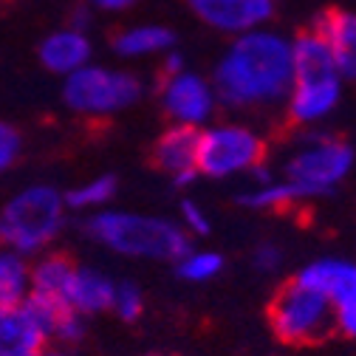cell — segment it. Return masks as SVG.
<instances>
[{
  "instance_id": "5bb4252c",
  "label": "cell",
  "mask_w": 356,
  "mask_h": 356,
  "mask_svg": "<svg viewBox=\"0 0 356 356\" xmlns=\"http://www.w3.org/2000/svg\"><path fill=\"white\" fill-rule=\"evenodd\" d=\"M49 339L20 305H0V356H40Z\"/></svg>"
},
{
  "instance_id": "ac0fdd59",
  "label": "cell",
  "mask_w": 356,
  "mask_h": 356,
  "mask_svg": "<svg viewBox=\"0 0 356 356\" xmlns=\"http://www.w3.org/2000/svg\"><path fill=\"white\" fill-rule=\"evenodd\" d=\"M74 272H76V263L68 254H63V252L42 254L31 266V294H42V297L65 302Z\"/></svg>"
},
{
  "instance_id": "484cf974",
  "label": "cell",
  "mask_w": 356,
  "mask_h": 356,
  "mask_svg": "<svg viewBox=\"0 0 356 356\" xmlns=\"http://www.w3.org/2000/svg\"><path fill=\"white\" fill-rule=\"evenodd\" d=\"M252 266L260 272V275H275L280 272V266H283V249L272 241H263L254 246L252 252Z\"/></svg>"
},
{
  "instance_id": "f546056e",
  "label": "cell",
  "mask_w": 356,
  "mask_h": 356,
  "mask_svg": "<svg viewBox=\"0 0 356 356\" xmlns=\"http://www.w3.org/2000/svg\"><path fill=\"white\" fill-rule=\"evenodd\" d=\"M94 9H102V12H124L130 9L136 0H88Z\"/></svg>"
},
{
  "instance_id": "4316f807",
  "label": "cell",
  "mask_w": 356,
  "mask_h": 356,
  "mask_svg": "<svg viewBox=\"0 0 356 356\" xmlns=\"http://www.w3.org/2000/svg\"><path fill=\"white\" fill-rule=\"evenodd\" d=\"M181 229L187 232V235H209V215H207V209L198 204V201H181Z\"/></svg>"
},
{
  "instance_id": "8fae6325",
  "label": "cell",
  "mask_w": 356,
  "mask_h": 356,
  "mask_svg": "<svg viewBox=\"0 0 356 356\" xmlns=\"http://www.w3.org/2000/svg\"><path fill=\"white\" fill-rule=\"evenodd\" d=\"M91 54H94V46H91V40H88V34L76 31L71 26L51 31L46 40H40V49H37L42 68L57 76H68V74L85 68L91 63Z\"/></svg>"
},
{
  "instance_id": "83f0119b",
  "label": "cell",
  "mask_w": 356,
  "mask_h": 356,
  "mask_svg": "<svg viewBox=\"0 0 356 356\" xmlns=\"http://www.w3.org/2000/svg\"><path fill=\"white\" fill-rule=\"evenodd\" d=\"M20 147H23V139H20L17 127L9 122H0V172L9 170L17 161Z\"/></svg>"
},
{
  "instance_id": "8992f818",
  "label": "cell",
  "mask_w": 356,
  "mask_h": 356,
  "mask_svg": "<svg viewBox=\"0 0 356 356\" xmlns=\"http://www.w3.org/2000/svg\"><path fill=\"white\" fill-rule=\"evenodd\" d=\"M353 167V147L334 136L308 139L289 161H286V181L297 184L311 201L325 198Z\"/></svg>"
},
{
  "instance_id": "1f68e13d",
  "label": "cell",
  "mask_w": 356,
  "mask_h": 356,
  "mask_svg": "<svg viewBox=\"0 0 356 356\" xmlns=\"http://www.w3.org/2000/svg\"><path fill=\"white\" fill-rule=\"evenodd\" d=\"M40 356H68V353H63V350H42Z\"/></svg>"
},
{
  "instance_id": "44dd1931",
  "label": "cell",
  "mask_w": 356,
  "mask_h": 356,
  "mask_svg": "<svg viewBox=\"0 0 356 356\" xmlns=\"http://www.w3.org/2000/svg\"><path fill=\"white\" fill-rule=\"evenodd\" d=\"M238 201L249 209H291L294 204H302V201H311L297 184L291 181H266V184H254L252 190L241 193Z\"/></svg>"
},
{
  "instance_id": "277c9868",
  "label": "cell",
  "mask_w": 356,
  "mask_h": 356,
  "mask_svg": "<svg viewBox=\"0 0 356 356\" xmlns=\"http://www.w3.org/2000/svg\"><path fill=\"white\" fill-rule=\"evenodd\" d=\"M266 317H269L272 334L283 345H297V348L317 345L337 331L331 300L297 283L294 277L286 286H280V291L272 297Z\"/></svg>"
},
{
  "instance_id": "9a60e30c",
  "label": "cell",
  "mask_w": 356,
  "mask_h": 356,
  "mask_svg": "<svg viewBox=\"0 0 356 356\" xmlns=\"http://www.w3.org/2000/svg\"><path fill=\"white\" fill-rule=\"evenodd\" d=\"M339 79L334 68V54L317 31H302L291 42V82Z\"/></svg>"
},
{
  "instance_id": "9c48e42d",
  "label": "cell",
  "mask_w": 356,
  "mask_h": 356,
  "mask_svg": "<svg viewBox=\"0 0 356 356\" xmlns=\"http://www.w3.org/2000/svg\"><path fill=\"white\" fill-rule=\"evenodd\" d=\"M198 142L201 130L190 124H172L159 136L153 164L172 178L175 187H190L198 181Z\"/></svg>"
},
{
  "instance_id": "ba28073f",
  "label": "cell",
  "mask_w": 356,
  "mask_h": 356,
  "mask_svg": "<svg viewBox=\"0 0 356 356\" xmlns=\"http://www.w3.org/2000/svg\"><path fill=\"white\" fill-rule=\"evenodd\" d=\"M161 108L172 119V124L201 127L215 111V91L198 74H190V71L172 74V76H164Z\"/></svg>"
},
{
  "instance_id": "7a4b0ae2",
  "label": "cell",
  "mask_w": 356,
  "mask_h": 356,
  "mask_svg": "<svg viewBox=\"0 0 356 356\" xmlns=\"http://www.w3.org/2000/svg\"><path fill=\"white\" fill-rule=\"evenodd\" d=\"M82 232L102 243L105 249L124 257H147V260H181L193 246L190 235L181 224H172L167 218L139 215V212H97L82 224Z\"/></svg>"
},
{
  "instance_id": "f1b7e54d",
  "label": "cell",
  "mask_w": 356,
  "mask_h": 356,
  "mask_svg": "<svg viewBox=\"0 0 356 356\" xmlns=\"http://www.w3.org/2000/svg\"><path fill=\"white\" fill-rule=\"evenodd\" d=\"M82 337H85V317L79 314V311L68 308L65 314L60 317L57 328H54V339H60L65 345H76Z\"/></svg>"
},
{
  "instance_id": "30bf717a",
  "label": "cell",
  "mask_w": 356,
  "mask_h": 356,
  "mask_svg": "<svg viewBox=\"0 0 356 356\" xmlns=\"http://www.w3.org/2000/svg\"><path fill=\"white\" fill-rule=\"evenodd\" d=\"M187 3L207 26L229 34L252 31L275 12V0H187Z\"/></svg>"
},
{
  "instance_id": "cb8c5ba5",
  "label": "cell",
  "mask_w": 356,
  "mask_h": 356,
  "mask_svg": "<svg viewBox=\"0 0 356 356\" xmlns=\"http://www.w3.org/2000/svg\"><path fill=\"white\" fill-rule=\"evenodd\" d=\"M111 311H116V317L124 320V323H136V320L142 317V311H145V297H142L139 286L130 283V280L116 283Z\"/></svg>"
},
{
  "instance_id": "52a82bcc",
  "label": "cell",
  "mask_w": 356,
  "mask_h": 356,
  "mask_svg": "<svg viewBox=\"0 0 356 356\" xmlns=\"http://www.w3.org/2000/svg\"><path fill=\"white\" fill-rule=\"evenodd\" d=\"M266 161V142L246 124H212L201 130L198 172L207 178H229L252 172Z\"/></svg>"
},
{
  "instance_id": "4dcf8cb0",
  "label": "cell",
  "mask_w": 356,
  "mask_h": 356,
  "mask_svg": "<svg viewBox=\"0 0 356 356\" xmlns=\"http://www.w3.org/2000/svg\"><path fill=\"white\" fill-rule=\"evenodd\" d=\"M184 71V57L181 54H170L164 60V76H172V74H181Z\"/></svg>"
},
{
  "instance_id": "6da1fadb",
  "label": "cell",
  "mask_w": 356,
  "mask_h": 356,
  "mask_svg": "<svg viewBox=\"0 0 356 356\" xmlns=\"http://www.w3.org/2000/svg\"><path fill=\"white\" fill-rule=\"evenodd\" d=\"M212 91L229 108L280 102L291 91V42L263 29L238 34L215 68Z\"/></svg>"
},
{
  "instance_id": "e0dca14e",
  "label": "cell",
  "mask_w": 356,
  "mask_h": 356,
  "mask_svg": "<svg viewBox=\"0 0 356 356\" xmlns=\"http://www.w3.org/2000/svg\"><path fill=\"white\" fill-rule=\"evenodd\" d=\"M113 289L116 283L97 272V269H88V266H76L74 272V280L68 286V294H65V305L79 311V314H102V311L111 308L113 302Z\"/></svg>"
},
{
  "instance_id": "603a6c76",
  "label": "cell",
  "mask_w": 356,
  "mask_h": 356,
  "mask_svg": "<svg viewBox=\"0 0 356 356\" xmlns=\"http://www.w3.org/2000/svg\"><path fill=\"white\" fill-rule=\"evenodd\" d=\"M175 269L190 283H207L224 272V257L209 249H190L181 260H175Z\"/></svg>"
},
{
  "instance_id": "7c38bea8",
  "label": "cell",
  "mask_w": 356,
  "mask_h": 356,
  "mask_svg": "<svg viewBox=\"0 0 356 356\" xmlns=\"http://www.w3.org/2000/svg\"><path fill=\"white\" fill-rule=\"evenodd\" d=\"M311 31H317L331 49L339 79H356V15L345 9H325Z\"/></svg>"
},
{
  "instance_id": "7402d4cb",
  "label": "cell",
  "mask_w": 356,
  "mask_h": 356,
  "mask_svg": "<svg viewBox=\"0 0 356 356\" xmlns=\"http://www.w3.org/2000/svg\"><path fill=\"white\" fill-rule=\"evenodd\" d=\"M116 175H99L94 181H85L79 187H74L71 193H65V207L71 209H97V207H105L116 198Z\"/></svg>"
},
{
  "instance_id": "ffe728a7",
  "label": "cell",
  "mask_w": 356,
  "mask_h": 356,
  "mask_svg": "<svg viewBox=\"0 0 356 356\" xmlns=\"http://www.w3.org/2000/svg\"><path fill=\"white\" fill-rule=\"evenodd\" d=\"M31 291V266L26 254L0 249V305H20Z\"/></svg>"
},
{
  "instance_id": "d6986e66",
  "label": "cell",
  "mask_w": 356,
  "mask_h": 356,
  "mask_svg": "<svg viewBox=\"0 0 356 356\" xmlns=\"http://www.w3.org/2000/svg\"><path fill=\"white\" fill-rule=\"evenodd\" d=\"M175 46V34L164 26H133L113 37V51L124 60L153 57Z\"/></svg>"
},
{
  "instance_id": "4fadbf2b",
  "label": "cell",
  "mask_w": 356,
  "mask_h": 356,
  "mask_svg": "<svg viewBox=\"0 0 356 356\" xmlns=\"http://www.w3.org/2000/svg\"><path fill=\"white\" fill-rule=\"evenodd\" d=\"M342 79H317V82H291L289 91V122L314 124L325 119L342 97Z\"/></svg>"
},
{
  "instance_id": "d4e9b609",
  "label": "cell",
  "mask_w": 356,
  "mask_h": 356,
  "mask_svg": "<svg viewBox=\"0 0 356 356\" xmlns=\"http://www.w3.org/2000/svg\"><path fill=\"white\" fill-rule=\"evenodd\" d=\"M334 325L339 334L356 339V286L334 302Z\"/></svg>"
},
{
  "instance_id": "3957f363",
  "label": "cell",
  "mask_w": 356,
  "mask_h": 356,
  "mask_svg": "<svg viewBox=\"0 0 356 356\" xmlns=\"http://www.w3.org/2000/svg\"><path fill=\"white\" fill-rule=\"evenodd\" d=\"M65 224V198L49 184L17 193L0 212V243L20 254L46 249Z\"/></svg>"
},
{
  "instance_id": "2e32d148",
  "label": "cell",
  "mask_w": 356,
  "mask_h": 356,
  "mask_svg": "<svg viewBox=\"0 0 356 356\" xmlns=\"http://www.w3.org/2000/svg\"><path fill=\"white\" fill-rule=\"evenodd\" d=\"M297 283L314 289L320 294H325L331 300V305L356 286V263L350 260H337V257H323L302 266V269L294 275Z\"/></svg>"
},
{
  "instance_id": "5b68a950",
  "label": "cell",
  "mask_w": 356,
  "mask_h": 356,
  "mask_svg": "<svg viewBox=\"0 0 356 356\" xmlns=\"http://www.w3.org/2000/svg\"><path fill=\"white\" fill-rule=\"evenodd\" d=\"M142 97V79L127 71L91 65L65 76L63 102L71 113L85 119H108L136 105Z\"/></svg>"
}]
</instances>
